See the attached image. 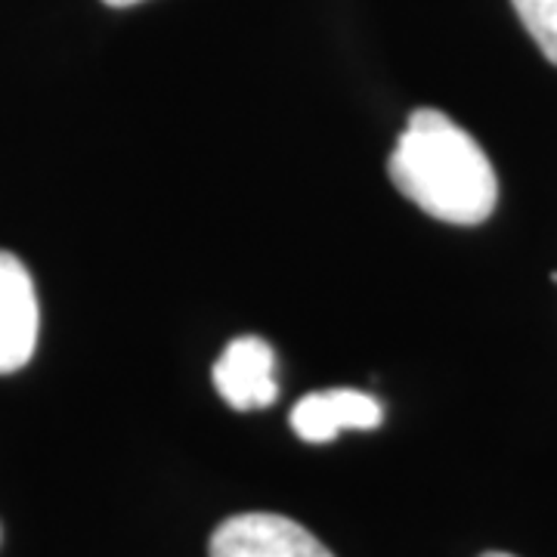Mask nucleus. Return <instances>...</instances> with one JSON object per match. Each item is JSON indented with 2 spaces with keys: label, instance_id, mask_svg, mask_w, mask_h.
Here are the masks:
<instances>
[{
  "label": "nucleus",
  "instance_id": "39448f33",
  "mask_svg": "<svg viewBox=\"0 0 557 557\" xmlns=\"http://www.w3.org/2000/svg\"><path fill=\"white\" fill-rule=\"evenodd\" d=\"M288 421L304 443H332L344 428L375 431L384 421V409L372 394L338 387L300 397Z\"/></svg>",
  "mask_w": 557,
  "mask_h": 557
},
{
  "label": "nucleus",
  "instance_id": "20e7f679",
  "mask_svg": "<svg viewBox=\"0 0 557 557\" xmlns=\"http://www.w3.org/2000/svg\"><path fill=\"white\" fill-rule=\"evenodd\" d=\"M214 387L236 412L267 409L278 397L276 354L258 335H242L230 341L226 350L214 362Z\"/></svg>",
  "mask_w": 557,
  "mask_h": 557
},
{
  "label": "nucleus",
  "instance_id": "423d86ee",
  "mask_svg": "<svg viewBox=\"0 0 557 557\" xmlns=\"http://www.w3.org/2000/svg\"><path fill=\"white\" fill-rule=\"evenodd\" d=\"M515 13L536 40L545 60L557 65V0H511Z\"/></svg>",
  "mask_w": 557,
  "mask_h": 557
},
{
  "label": "nucleus",
  "instance_id": "f257e3e1",
  "mask_svg": "<svg viewBox=\"0 0 557 557\" xmlns=\"http://www.w3.org/2000/svg\"><path fill=\"white\" fill-rule=\"evenodd\" d=\"M387 174L399 193L424 214L480 226L493 218L498 180L478 139L437 109H416L387 159Z\"/></svg>",
  "mask_w": 557,
  "mask_h": 557
},
{
  "label": "nucleus",
  "instance_id": "7ed1b4c3",
  "mask_svg": "<svg viewBox=\"0 0 557 557\" xmlns=\"http://www.w3.org/2000/svg\"><path fill=\"white\" fill-rule=\"evenodd\" d=\"M38 295L25 263L0 251V375H13L35 354L38 344Z\"/></svg>",
  "mask_w": 557,
  "mask_h": 557
},
{
  "label": "nucleus",
  "instance_id": "6e6552de",
  "mask_svg": "<svg viewBox=\"0 0 557 557\" xmlns=\"http://www.w3.org/2000/svg\"><path fill=\"white\" fill-rule=\"evenodd\" d=\"M480 557H515V555H508V552H483Z\"/></svg>",
  "mask_w": 557,
  "mask_h": 557
},
{
  "label": "nucleus",
  "instance_id": "f03ea898",
  "mask_svg": "<svg viewBox=\"0 0 557 557\" xmlns=\"http://www.w3.org/2000/svg\"><path fill=\"white\" fill-rule=\"evenodd\" d=\"M208 557H335L298 520L251 511L226 518L208 542Z\"/></svg>",
  "mask_w": 557,
  "mask_h": 557
},
{
  "label": "nucleus",
  "instance_id": "0eeeda50",
  "mask_svg": "<svg viewBox=\"0 0 557 557\" xmlns=\"http://www.w3.org/2000/svg\"><path fill=\"white\" fill-rule=\"evenodd\" d=\"M102 3H109V7H134L139 0H102Z\"/></svg>",
  "mask_w": 557,
  "mask_h": 557
}]
</instances>
